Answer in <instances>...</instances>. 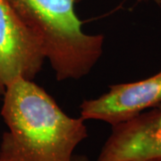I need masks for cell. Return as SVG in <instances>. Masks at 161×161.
<instances>
[{
	"label": "cell",
	"instance_id": "obj_1",
	"mask_svg": "<svg viewBox=\"0 0 161 161\" xmlns=\"http://www.w3.org/2000/svg\"><path fill=\"white\" fill-rule=\"evenodd\" d=\"M1 115L9 131L0 155L10 161H71L88 137L82 117L74 118L32 80L19 77L6 87Z\"/></svg>",
	"mask_w": 161,
	"mask_h": 161
},
{
	"label": "cell",
	"instance_id": "obj_2",
	"mask_svg": "<svg viewBox=\"0 0 161 161\" xmlns=\"http://www.w3.org/2000/svg\"><path fill=\"white\" fill-rule=\"evenodd\" d=\"M40 39L57 80H80L103 54L104 36L84 32L75 13L81 0H7Z\"/></svg>",
	"mask_w": 161,
	"mask_h": 161
},
{
	"label": "cell",
	"instance_id": "obj_3",
	"mask_svg": "<svg viewBox=\"0 0 161 161\" xmlns=\"http://www.w3.org/2000/svg\"><path fill=\"white\" fill-rule=\"evenodd\" d=\"M45 59L40 39L7 0H0V94L19 77L33 80Z\"/></svg>",
	"mask_w": 161,
	"mask_h": 161
},
{
	"label": "cell",
	"instance_id": "obj_4",
	"mask_svg": "<svg viewBox=\"0 0 161 161\" xmlns=\"http://www.w3.org/2000/svg\"><path fill=\"white\" fill-rule=\"evenodd\" d=\"M161 103V71L150 78L110 87L109 92L80 105V117L112 126Z\"/></svg>",
	"mask_w": 161,
	"mask_h": 161
},
{
	"label": "cell",
	"instance_id": "obj_5",
	"mask_svg": "<svg viewBox=\"0 0 161 161\" xmlns=\"http://www.w3.org/2000/svg\"><path fill=\"white\" fill-rule=\"evenodd\" d=\"M161 158V103L112 126L98 161Z\"/></svg>",
	"mask_w": 161,
	"mask_h": 161
},
{
	"label": "cell",
	"instance_id": "obj_6",
	"mask_svg": "<svg viewBox=\"0 0 161 161\" xmlns=\"http://www.w3.org/2000/svg\"><path fill=\"white\" fill-rule=\"evenodd\" d=\"M71 161H90V159L87 158L86 156H75L73 157V158H72V160Z\"/></svg>",
	"mask_w": 161,
	"mask_h": 161
},
{
	"label": "cell",
	"instance_id": "obj_7",
	"mask_svg": "<svg viewBox=\"0 0 161 161\" xmlns=\"http://www.w3.org/2000/svg\"><path fill=\"white\" fill-rule=\"evenodd\" d=\"M137 2H153L158 6H161V0H136Z\"/></svg>",
	"mask_w": 161,
	"mask_h": 161
},
{
	"label": "cell",
	"instance_id": "obj_8",
	"mask_svg": "<svg viewBox=\"0 0 161 161\" xmlns=\"http://www.w3.org/2000/svg\"><path fill=\"white\" fill-rule=\"evenodd\" d=\"M0 161H10L8 158H6V157H4V156L0 155Z\"/></svg>",
	"mask_w": 161,
	"mask_h": 161
},
{
	"label": "cell",
	"instance_id": "obj_9",
	"mask_svg": "<svg viewBox=\"0 0 161 161\" xmlns=\"http://www.w3.org/2000/svg\"><path fill=\"white\" fill-rule=\"evenodd\" d=\"M134 161H161V158H154V159H145V160H134Z\"/></svg>",
	"mask_w": 161,
	"mask_h": 161
}]
</instances>
